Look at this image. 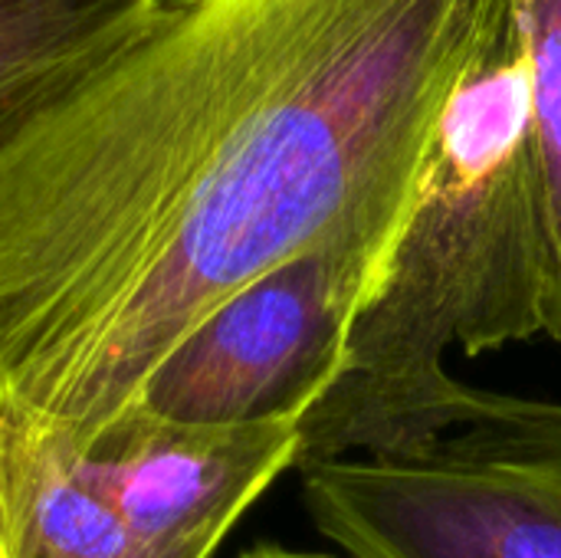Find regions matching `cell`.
I'll use <instances>...</instances> for the list:
<instances>
[{
  "instance_id": "6da1fadb",
  "label": "cell",
  "mask_w": 561,
  "mask_h": 558,
  "mask_svg": "<svg viewBox=\"0 0 561 558\" xmlns=\"http://www.w3.org/2000/svg\"><path fill=\"white\" fill-rule=\"evenodd\" d=\"M510 0H161L0 135V414L79 451L214 306L401 217Z\"/></svg>"
},
{
  "instance_id": "7a4b0ae2",
  "label": "cell",
  "mask_w": 561,
  "mask_h": 558,
  "mask_svg": "<svg viewBox=\"0 0 561 558\" xmlns=\"http://www.w3.org/2000/svg\"><path fill=\"white\" fill-rule=\"evenodd\" d=\"M546 243L529 79L506 3L440 118L339 375L299 418L296 470L408 451L477 414L486 391L447 375L444 355L546 335Z\"/></svg>"
},
{
  "instance_id": "3957f363",
  "label": "cell",
  "mask_w": 561,
  "mask_h": 558,
  "mask_svg": "<svg viewBox=\"0 0 561 558\" xmlns=\"http://www.w3.org/2000/svg\"><path fill=\"white\" fill-rule=\"evenodd\" d=\"M348 558H561V405L486 391L477 414L378 457L299 470Z\"/></svg>"
},
{
  "instance_id": "277c9868",
  "label": "cell",
  "mask_w": 561,
  "mask_h": 558,
  "mask_svg": "<svg viewBox=\"0 0 561 558\" xmlns=\"http://www.w3.org/2000/svg\"><path fill=\"white\" fill-rule=\"evenodd\" d=\"M404 217H378L256 276L191 326L125 408L191 428L299 424L342 365Z\"/></svg>"
},
{
  "instance_id": "5b68a950",
  "label": "cell",
  "mask_w": 561,
  "mask_h": 558,
  "mask_svg": "<svg viewBox=\"0 0 561 558\" xmlns=\"http://www.w3.org/2000/svg\"><path fill=\"white\" fill-rule=\"evenodd\" d=\"M296 454L299 424L191 428L125 408L66 457L154 556L214 558Z\"/></svg>"
},
{
  "instance_id": "8992f818",
  "label": "cell",
  "mask_w": 561,
  "mask_h": 558,
  "mask_svg": "<svg viewBox=\"0 0 561 558\" xmlns=\"http://www.w3.org/2000/svg\"><path fill=\"white\" fill-rule=\"evenodd\" d=\"M0 556L158 558L95 497L69 457L0 418Z\"/></svg>"
},
{
  "instance_id": "52a82bcc",
  "label": "cell",
  "mask_w": 561,
  "mask_h": 558,
  "mask_svg": "<svg viewBox=\"0 0 561 558\" xmlns=\"http://www.w3.org/2000/svg\"><path fill=\"white\" fill-rule=\"evenodd\" d=\"M161 0H0V135L131 43Z\"/></svg>"
},
{
  "instance_id": "ba28073f",
  "label": "cell",
  "mask_w": 561,
  "mask_h": 558,
  "mask_svg": "<svg viewBox=\"0 0 561 558\" xmlns=\"http://www.w3.org/2000/svg\"><path fill=\"white\" fill-rule=\"evenodd\" d=\"M519 36L546 204V335L561 352V0H510Z\"/></svg>"
},
{
  "instance_id": "9c48e42d",
  "label": "cell",
  "mask_w": 561,
  "mask_h": 558,
  "mask_svg": "<svg viewBox=\"0 0 561 558\" xmlns=\"http://www.w3.org/2000/svg\"><path fill=\"white\" fill-rule=\"evenodd\" d=\"M240 558H339V556H325V553H302V549L276 546V543H260V546L247 549Z\"/></svg>"
},
{
  "instance_id": "30bf717a",
  "label": "cell",
  "mask_w": 561,
  "mask_h": 558,
  "mask_svg": "<svg viewBox=\"0 0 561 558\" xmlns=\"http://www.w3.org/2000/svg\"><path fill=\"white\" fill-rule=\"evenodd\" d=\"M0 558H3V556H0Z\"/></svg>"
}]
</instances>
